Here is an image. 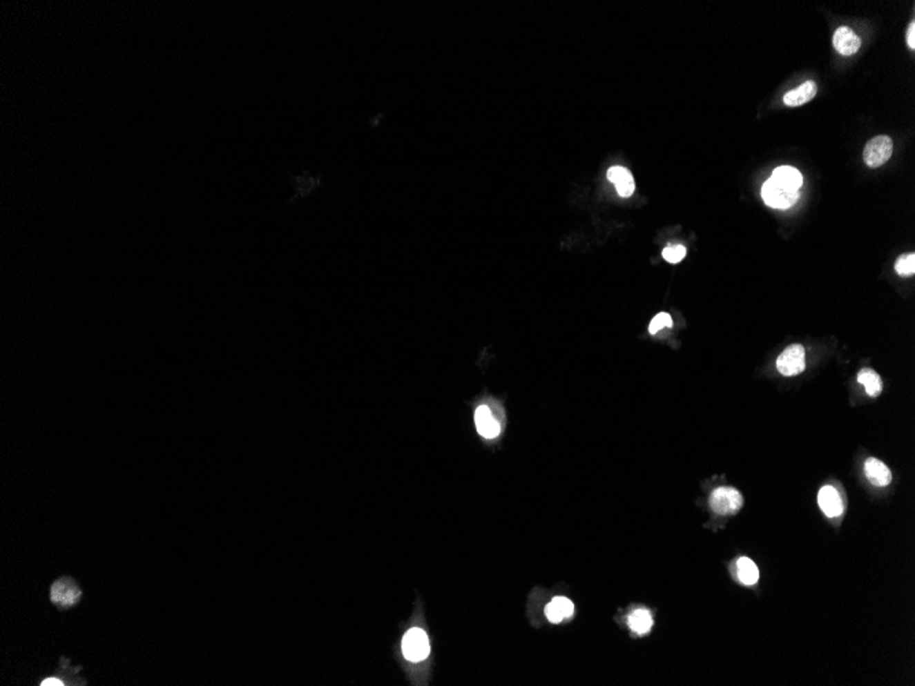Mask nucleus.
<instances>
[{"instance_id":"1","label":"nucleus","mask_w":915,"mask_h":686,"mask_svg":"<svg viewBox=\"0 0 915 686\" xmlns=\"http://www.w3.org/2000/svg\"><path fill=\"white\" fill-rule=\"evenodd\" d=\"M83 599V589L79 582L69 577L64 576L57 578L50 587V601L57 607L58 611H68L75 608Z\"/></svg>"},{"instance_id":"2","label":"nucleus","mask_w":915,"mask_h":686,"mask_svg":"<svg viewBox=\"0 0 915 686\" xmlns=\"http://www.w3.org/2000/svg\"><path fill=\"white\" fill-rule=\"evenodd\" d=\"M762 196L763 200L767 206L774 207V208H789L793 206L798 199H799V189L789 188L787 185H782L777 182L776 179L770 178L762 189Z\"/></svg>"},{"instance_id":"3","label":"nucleus","mask_w":915,"mask_h":686,"mask_svg":"<svg viewBox=\"0 0 915 686\" xmlns=\"http://www.w3.org/2000/svg\"><path fill=\"white\" fill-rule=\"evenodd\" d=\"M402 651L403 656L409 662H422L427 658L430 652V645H429V638L426 633L419 629V627H412L402 640Z\"/></svg>"},{"instance_id":"4","label":"nucleus","mask_w":915,"mask_h":686,"mask_svg":"<svg viewBox=\"0 0 915 686\" xmlns=\"http://www.w3.org/2000/svg\"><path fill=\"white\" fill-rule=\"evenodd\" d=\"M710 506L717 514H736L743 507V496L732 487H721L711 493Z\"/></svg>"},{"instance_id":"5","label":"nucleus","mask_w":915,"mask_h":686,"mask_svg":"<svg viewBox=\"0 0 915 686\" xmlns=\"http://www.w3.org/2000/svg\"><path fill=\"white\" fill-rule=\"evenodd\" d=\"M83 670V666H72L70 660L66 658H61L59 660V669L48 676L40 680L39 685L40 686H72V685H86V680L79 676V673Z\"/></svg>"},{"instance_id":"6","label":"nucleus","mask_w":915,"mask_h":686,"mask_svg":"<svg viewBox=\"0 0 915 686\" xmlns=\"http://www.w3.org/2000/svg\"><path fill=\"white\" fill-rule=\"evenodd\" d=\"M806 369V351L800 344L788 346L777 359V370L785 375H798Z\"/></svg>"},{"instance_id":"7","label":"nucleus","mask_w":915,"mask_h":686,"mask_svg":"<svg viewBox=\"0 0 915 686\" xmlns=\"http://www.w3.org/2000/svg\"><path fill=\"white\" fill-rule=\"evenodd\" d=\"M894 153V143L888 136H877L871 139L863 151V159L867 166L876 169L889 161Z\"/></svg>"},{"instance_id":"8","label":"nucleus","mask_w":915,"mask_h":686,"mask_svg":"<svg viewBox=\"0 0 915 686\" xmlns=\"http://www.w3.org/2000/svg\"><path fill=\"white\" fill-rule=\"evenodd\" d=\"M833 46L844 57L854 55L860 48V39L848 26H840L833 36Z\"/></svg>"},{"instance_id":"9","label":"nucleus","mask_w":915,"mask_h":686,"mask_svg":"<svg viewBox=\"0 0 915 686\" xmlns=\"http://www.w3.org/2000/svg\"><path fill=\"white\" fill-rule=\"evenodd\" d=\"M474 422L480 435L487 440H494L500 434L499 422L497 421L492 411L487 406H480L476 410Z\"/></svg>"},{"instance_id":"10","label":"nucleus","mask_w":915,"mask_h":686,"mask_svg":"<svg viewBox=\"0 0 915 686\" xmlns=\"http://www.w3.org/2000/svg\"><path fill=\"white\" fill-rule=\"evenodd\" d=\"M818 503L824 514L829 518H837L842 514L844 511V504L841 500L840 493L836 491L834 487L827 485L824 487L820 493H818Z\"/></svg>"},{"instance_id":"11","label":"nucleus","mask_w":915,"mask_h":686,"mask_svg":"<svg viewBox=\"0 0 915 686\" xmlns=\"http://www.w3.org/2000/svg\"><path fill=\"white\" fill-rule=\"evenodd\" d=\"M607 178L615 185L617 192L622 197H629L635 192V179L632 173L622 166H613L607 172Z\"/></svg>"},{"instance_id":"12","label":"nucleus","mask_w":915,"mask_h":686,"mask_svg":"<svg viewBox=\"0 0 915 686\" xmlns=\"http://www.w3.org/2000/svg\"><path fill=\"white\" fill-rule=\"evenodd\" d=\"M865 473L867 480L876 487H888L892 481L891 470L881 460L870 458L865 463Z\"/></svg>"},{"instance_id":"13","label":"nucleus","mask_w":915,"mask_h":686,"mask_svg":"<svg viewBox=\"0 0 915 686\" xmlns=\"http://www.w3.org/2000/svg\"><path fill=\"white\" fill-rule=\"evenodd\" d=\"M575 614V604L572 600L564 596L554 598L546 607V615L550 622L559 623L566 618H570Z\"/></svg>"},{"instance_id":"14","label":"nucleus","mask_w":915,"mask_h":686,"mask_svg":"<svg viewBox=\"0 0 915 686\" xmlns=\"http://www.w3.org/2000/svg\"><path fill=\"white\" fill-rule=\"evenodd\" d=\"M817 92H818V86L814 81H806L805 84H802L799 88L789 90L784 96V103L789 107L803 106L805 103H809L810 100H813L816 97Z\"/></svg>"},{"instance_id":"15","label":"nucleus","mask_w":915,"mask_h":686,"mask_svg":"<svg viewBox=\"0 0 915 686\" xmlns=\"http://www.w3.org/2000/svg\"><path fill=\"white\" fill-rule=\"evenodd\" d=\"M628 625H629L632 631H635L639 636H643V634H646L651 630V627L654 625V619H653V615L650 614V611H647L644 608H639V609H636L630 614V616L628 618Z\"/></svg>"},{"instance_id":"16","label":"nucleus","mask_w":915,"mask_h":686,"mask_svg":"<svg viewBox=\"0 0 915 686\" xmlns=\"http://www.w3.org/2000/svg\"><path fill=\"white\" fill-rule=\"evenodd\" d=\"M858 382L865 385L866 393L871 398H877L883 392V388H884L881 377L873 369H869V367L862 369L858 373Z\"/></svg>"},{"instance_id":"17","label":"nucleus","mask_w":915,"mask_h":686,"mask_svg":"<svg viewBox=\"0 0 915 686\" xmlns=\"http://www.w3.org/2000/svg\"><path fill=\"white\" fill-rule=\"evenodd\" d=\"M736 576L742 584L751 587L759 580V570L749 558H740L736 563Z\"/></svg>"},{"instance_id":"18","label":"nucleus","mask_w":915,"mask_h":686,"mask_svg":"<svg viewBox=\"0 0 915 686\" xmlns=\"http://www.w3.org/2000/svg\"><path fill=\"white\" fill-rule=\"evenodd\" d=\"M771 178L776 179L777 182H780L782 185H787L789 188H793V189H799L803 184L802 174L798 172V169H793L791 166H781V168L776 169L773 173V175H771Z\"/></svg>"},{"instance_id":"19","label":"nucleus","mask_w":915,"mask_h":686,"mask_svg":"<svg viewBox=\"0 0 915 686\" xmlns=\"http://www.w3.org/2000/svg\"><path fill=\"white\" fill-rule=\"evenodd\" d=\"M896 273L902 277H912L915 273L914 254H905L898 259L895 264Z\"/></svg>"},{"instance_id":"20","label":"nucleus","mask_w":915,"mask_h":686,"mask_svg":"<svg viewBox=\"0 0 915 686\" xmlns=\"http://www.w3.org/2000/svg\"><path fill=\"white\" fill-rule=\"evenodd\" d=\"M673 326V320L667 313H659L650 324L648 332L650 335H657L659 331L665 328H671Z\"/></svg>"},{"instance_id":"21","label":"nucleus","mask_w":915,"mask_h":686,"mask_svg":"<svg viewBox=\"0 0 915 686\" xmlns=\"http://www.w3.org/2000/svg\"><path fill=\"white\" fill-rule=\"evenodd\" d=\"M685 255H686V248L684 246H680V244L668 246V247H666L664 253H662V257L668 263H678L685 257Z\"/></svg>"},{"instance_id":"22","label":"nucleus","mask_w":915,"mask_h":686,"mask_svg":"<svg viewBox=\"0 0 915 686\" xmlns=\"http://www.w3.org/2000/svg\"><path fill=\"white\" fill-rule=\"evenodd\" d=\"M907 43H909V46H910V48H913V50H914V48H915V23H914V22H912V23H910V26H909V30H907Z\"/></svg>"}]
</instances>
